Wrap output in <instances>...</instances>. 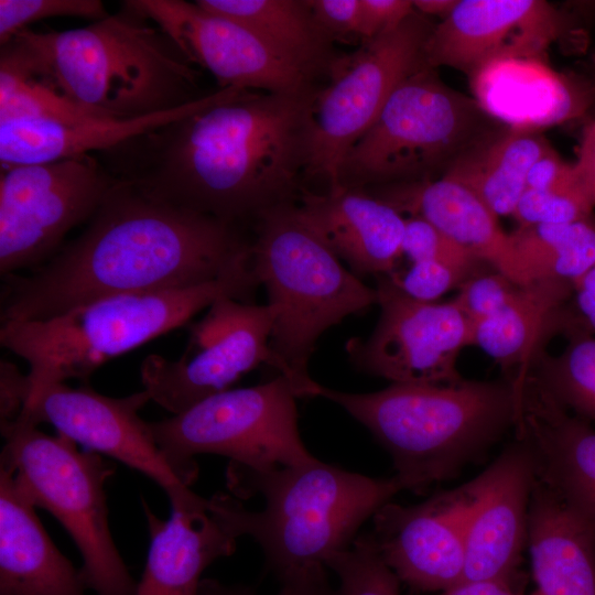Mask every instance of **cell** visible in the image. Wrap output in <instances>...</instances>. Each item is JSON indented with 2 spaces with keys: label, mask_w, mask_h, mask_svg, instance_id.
<instances>
[{
  "label": "cell",
  "mask_w": 595,
  "mask_h": 595,
  "mask_svg": "<svg viewBox=\"0 0 595 595\" xmlns=\"http://www.w3.org/2000/svg\"><path fill=\"white\" fill-rule=\"evenodd\" d=\"M552 148L532 128L501 126L488 131L443 175L472 191L497 217L512 215L533 163Z\"/></svg>",
  "instance_id": "obj_28"
},
{
  "label": "cell",
  "mask_w": 595,
  "mask_h": 595,
  "mask_svg": "<svg viewBox=\"0 0 595 595\" xmlns=\"http://www.w3.org/2000/svg\"><path fill=\"white\" fill-rule=\"evenodd\" d=\"M317 397L342 407L389 453L402 490L423 494L478 463L517 412L515 378L455 383H391L368 393L320 385Z\"/></svg>",
  "instance_id": "obj_4"
},
{
  "label": "cell",
  "mask_w": 595,
  "mask_h": 595,
  "mask_svg": "<svg viewBox=\"0 0 595 595\" xmlns=\"http://www.w3.org/2000/svg\"><path fill=\"white\" fill-rule=\"evenodd\" d=\"M34 509L0 466V595H85L80 570L56 548Z\"/></svg>",
  "instance_id": "obj_24"
},
{
  "label": "cell",
  "mask_w": 595,
  "mask_h": 595,
  "mask_svg": "<svg viewBox=\"0 0 595 595\" xmlns=\"http://www.w3.org/2000/svg\"><path fill=\"white\" fill-rule=\"evenodd\" d=\"M115 181L95 153L1 167V275L50 260L75 226L90 220Z\"/></svg>",
  "instance_id": "obj_12"
},
{
  "label": "cell",
  "mask_w": 595,
  "mask_h": 595,
  "mask_svg": "<svg viewBox=\"0 0 595 595\" xmlns=\"http://www.w3.org/2000/svg\"><path fill=\"white\" fill-rule=\"evenodd\" d=\"M483 484L480 473L420 504L391 500L376 511L370 533L400 582L422 592H444L461 583L468 523Z\"/></svg>",
  "instance_id": "obj_17"
},
{
  "label": "cell",
  "mask_w": 595,
  "mask_h": 595,
  "mask_svg": "<svg viewBox=\"0 0 595 595\" xmlns=\"http://www.w3.org/2000/svg\"><path fill=\"white\" fill-rule=\"evenodd\" d=\"M402 255L412 262L439 261L475 272L494 270L434 225L416 216L405 218Z\"/></svg>",
  "instance_id": "obj_36"
},
{
  "label": "cell",
  "mask_w": 595,
  "mask_h": 595,
  "mask_svg": "<svg viewBox=\"0 0 595 595\" xmlns=\"http://www.w3.org/2000/svg\"><path fill=\"white\" fill-rule=\"evenodd\" d=\"M326 566L295 574L281 581V589L275 595H339L332 587L326 573ZM199 595H256L242 585H224L215 580H203Z\"/></svg>",
  "instance_id": "obj_40"
},
{
  "label": "cell",
  "mask_w": 595,
  "mask_h": 595,
  "mask_svg": "<svg viewBox=\"0 0 595 595\" xmlns=\"http://www.w3.org/2000/svg\"><path fill=\"white\" fill-rule=\"evenodd\" d=\"M482 474L484 484L468 523L461 583L516 584L527 547L534 465L524 444L515 439Z\"/></svg>",
  "instance_id": "obj_20"
},
{
  "label": "cell",
  "mask_w": 595,
  "mask_h": 595,
  "mask_svg": "<svg viewBox=\"0 0 595 595\" xmlns=\"http://www.w3.org/2000/svg\"><path fill=\"white\" fill-rule=\"evenodd\" d=\"M17 35L68 97L107 117L169 111L210 94L171 37L126 1L83 28Z\"/></svg>",
  "instance_id": "obj_5"
},
{
  "label": "cell",
  "mask_w": 595,
  "mask_h": 595,
  "mask_svg": "<svg viewBox=\"0 0 595 595\" xmlns=\"http://www.w3.org/2000/svg\"><path fill=\"white\" fill-rule=\"evenodd\" d=\"M240 225L116 180L84 232L29 275H7L1 323L48 318L117 295L185 289L248 273Z\"/></svg>",
  "instance_id": "obj_2"
},
{
  "label": "cell",
  "mask_w": 595,
  "mask_h": 595,
  "mask_svg": "<svg viewBox=\"0 0 595 595\" xmlns=\"http://www.w3.org/2000/svg\"><path fill=\"white\" fill-rule=\"evenodd\" d=\"M107 117L73 100L15 35L0 50V120L42 119L75 123ZM112 118V117H110Z\"/></svg>",
  "instance_id": "obj_30"
},
{
  "label": "cell",
  "mask_w": 595,
  "mask_h": 595,
  "mask_svg": "<svg viewBox=\"0 0 595 595\" xmlns=\"http://www.w3.org/2000/svg\"><path fill=\"white\" fill-rule=\"evenodd\" d=\"M527 547L533 595H595V532L537 478Z\"/></svg>",
  "instance_id": "obj_26"
},
{
  "label": "cell",
  "mask_w": 595,
  "mask_h": 595,
  "mask_svg": "<svg viewBox=\"0 0 595 595\" xmlns=\"http://www.w3.org/2000/svg\"><path fill=\"white\" fill-rule=\"evenodd\" d=\"M31 392L28 375L7 359L0 361V424L14 421L24 409Z\"/></svg>",
  "instance_id": "obj_43"
},
{
  "label": "cell",
  "mask_w": 595,
  "mask_h": 595,
  "mask_svg": "<svg viewBox=\"0 0 595 595\" xmlns=\"http://www.w3.org/2000/svg\"><path fill=\"white\" fill-rule=\"evenodd\" d=\"M150 549L134 595H199L202 574L219 558L236 550L232 536L208 507L172 509L167 520L143 504Z\"/></svg>",
  "instance_id": "obj_25"
},
{
  "label": "cell",
  "mask_w": 595,
  "mask_h": 595,
  "mask_svg": "<svg viewBox=\"0 0 595 595\" xmlns=\"http://www.w3.org/2000/svg\"><path fill=\"white\" fill-rule=\"evenodd\" d=\"M584 182L585 178L576 170L574 163L564 162L551 149L533 163L528 172L526 184L528 190L559 191L577 186Z\"/></svg>",
  "instance_id": "obj_42"
},
{
  "label": "cell",
  "mask_w": 595,
  "mask_h": 595,
  "mask_svg": "<svg viewBox=\"0 0 595 595\" xmlns=\"http://www.w3.org/2000/svg\"><path fill=\"white\" fill-rule=\"evenodd\" d=\"M441 595H523L516 584L505 582H467L459 583ZM530 595H533L532 593Z\"/></svg>",
  "instance_id": "obj_46"
},
{
  "label": "cell",
  "mask_w": 595,
  "mask_h": 595,
  "mask_svg": "<svg viewBox=\"0 0 595 595\" xmlns=\"http://www.w3.org/2000/svg\"><path fill=\"white\" fill-rule=\"evenodd\" d=\"M563 351L538 350L528 367L548 392L569 412L595 420V337L584 321L566 333Z\"/></svg>",
  "instance_id": "obj_32"
},
{
  "label": "cell",
  "mask_w": 595,
  "mask_h": 595,
  "mask_svg": "<svg viewBox=\"0 0 595 595\" xmlns=\"http://www.w3.org/2000/svg\"><path fill=\"white\" fill-rule=\"evenodd\" d=\"M563 20L542 0H458L425 45L429 67L472 76L491 63L540 57L560 36Z\"/></svg>",
  "instance_id": "obj_18"
},
{
  "label": "cell",
  "mask_w": 595,
  "mask_h": 595,
  "mask_svg": "<svg viewBox=\"0 0 595 595\" xmlns=\"http://www.w3.org/2000/svg\"><path fill=\"white\" fill-rule=\"evenodd\" d=\"M226 482L232 495L259 496L263 506L250 510L218 493L208 499L210 512L235 539L252 538L280 582L326 566L350 548L361 524L402 490L394 476L369 477L320 459L268 470L229 463Z\"/></svg>",
  "instance_id": "obj_3"
},
{
  "label": "cell",
  "mask_w": 595,
  "mask_h": 595,
  "mask_svg": "<svg viewBox=\"0 0 595 595\" xmlns=\"http://www.w3.org/2000/svg\"><path fill=\"white\" fill-rule=\"evenodd\" d=\"M1 467L9 469L20 491L34 506L52 513L77 545L87 589L97 595H134L137 583L110 532L105 484L115 466L91 451L36 425L2 423Z\"/></svg>",
  "instance_id": "obj_9"
},
{
  "label": "cell",
  "mask_w": 595,
  "mask_h": 595,
  "mask_svg": "<svg viewBox=\"0 0 595 595\" xmlns=\"http://www.w3.org/2000/svg\"><path fill=\"white\" fill-rule=\"evenodd\" d=\"M251 268L277 309L270 339L273 368L299 397H317L309 361L320 336L345 317L378 303L364 284L300 217L295 203L263 213L255 223Z\"/></svg>",
  "instance_id": "obj_7"
},
{
  "label": "cell",
  "mask_w": 595,
  "mask_h": 595,
  "mask_svg": "<svg viewBox=\"0 0 595 595\" xmlns=\"http://www.w3.org/2000/svg\"><path fill=\"white\" fill-rule=\"evenodd\" d=\"M277 309L220 298L190 326L183 355L169 360L149 355L141 364L143 390L150 400L180 414L198 402L229 390L244 375L269 365Z\"/></svg>",
  "instance_id": "obj_13"
},
{
  "label": "cell",
  "mask_w": 595,
  "mask_h": 595,
  "mask_svg": "<svg viewBox=\"0 0 595 595\" xmlns=\"http://www.w3.org/2000/svg\"><path fill=\"white\" fill-rule=\"evenodd\" d=\"M414 10L426 15L446 18L457 4L458 0H412Z\"/></svg>",
  "instance_id": "obj_47"
},
{
  "label": "cell",
  "mask_w": 595,
  "mask_h": 595,
  "mask_svg": "<svg viewBox=\"0 0 595 595\" xmlns=\"http://www.w3.org/2000/svg\"><path fill=\"white\" fill-rule=\"evenodd\" d=\"M413 11L398 28L360 44L333 62L313 106V158L309 178L336 190L339 163L354 142L376 120L394 89L428 66L426 41L434 28Z\"/></svg>",
  "instance_id": "obj_11"
},
{
  "label": "cell",
  "mask_w": 595,
  "mask_h": 595,
  "mask_svg": "<svg viewBox=\"0 0 595 595\" xmlns=\"http://www.w3.org/2000/svg\"><path fill=\"white\" fill-rule=\"evenodd\" d=\"M219 88L178 108L132 118L99 117L75 123L42 119L0 120L1 167L54 162L100 153L186 117L230 94Z\"/></svg>",
  "instance_id": "obj_22"
},
{
  "label": "cell",
  "mask_w": 595,
  "mask_h": 595,
  "mask_svg": "<svg viewBox=\"0 0 595 595\" xmlns=\"http://www.w3.org/2000/svg\"><path fill=\"white\" fill-rule=\"evenodd\" d=\"M339 581V595H399L400 580L380 555L370 532L358 534L350 548L326 564Z\"/></svg>",
  "instance_id": "obj_33"
},
{
  "label": "cell",
  "mask_w": 595,
  "mask_h": 595,
  "mask_svg": "<svg viewBox=\"0 0 595 595\" xmlns=\"http://www.w3.org/2000/svg\"><path fill=\"white\" fill-rule=\"evenodd\" d=\"M515 253L532 280L573 283L595 267V221L519 226L510 232Z\"/></svg>",
  "instance_id": "obj_31"
},
{
  "label": "cell",
  "mask_w": 595,
  "mask_h": 595,
  "mask_svg": "<svg viewBox=\"0 0 595 595\" xmlns=\"http://www.w3.org/2000/svg\"><path fill=\"white\" fill-rule=\"evenodd\" d=\"M258 286L250 271L185 289L105 298L44 320L1 323L0 343L29 364L30 400L50 385L86 380L220 298L250 303Z\"/></svg>",
  "instance_id": "obj_6"
},
{
  "label": "cell",
  "mask_w": 595,
  "mask_h": 595,
  "mask_svg": "<svg viewBox=\"0 0 595 595\" xmlns=\"http://www.w3.org/2000/svg\"><path fill=\"white\" fill-rule=\"evenodd\" d=\"M108 15L100 0H0V44L43 19L78 17L98 21Z\"/></svg>",
  "instance_id": "obj_35"
},
{
  "label": "cell",
  "mask_w": 595,
  "mask_h": 595,
  "mask_svg": "<svg viewBox=\"0 0 595 595\" xmlns=\"http://www.w3.org/2000/svg\"><path fill=\"white\" fill-rule=\"evenodd\" d=\"M207 11L247 26L275 52L317 78L339 54L318 24L309 0H197Z\"/></svg>",
  "instance_id": "obj_29"
},
{
  "label": "cell",
  "mask_w": 595,
  "mask_h": 595,
  "mask_svg": "<svg viewBox=\"0 0 595 595\" xmlns=\"http://www.w3.org/2000/svg\"><path fill=\"white\" fill-rule=\"evenodd\" d=\"M573 295L580 316L595 332V267L573 283Z\"/></svg>",
  "instance_id": "obj_44"
},
{
  "label": "cell",
  "mask_w": 595,
  "mask_h": 595,
  "mask_svg": "<svg viewBox=\"0 0 595 595\" xmlns=\"http://www.w3.org/2000/svg\"><path fill=\"white\" fill-rule=\"evenodd\" d=\"M413 11L412 0H360L363 43L394 30Z\"/></svg>",
  "instance_id": "obj_41"
},
{
  "label": "cell",
  "mask_w": 595,
  "mask_h": 595,
  "mask_svg": "<svg viewBox=\"0 0 595 595\" xmlns=\"http://www.w3.org/2000/svg\"><path fill=\"white\" fill-rule=\"evenodd\" d=\"M126 2L166 33L190 63L208 71L220 88L304 94L322 87L320 78L284 58L247 26L195 1Z\"/></svg>",
  "instance_id": "obj_16"
},
{
  "label": "cell",
  "mask_w": 595,
  "mask_h": 595,
  "mask_svg": "<svg viewBox=\"0 0 595 595\" xmlns=\"http://www.w3.org/2000/svg\"><path fill=\"white\" fill-rule=\"evenodd\" d=\"M309 2L318 24L334 43H363L360 0H309Z\"/></svg>",
  "instance_id": "obj_39"
},
{
  "label": "cell",
  "mask_w": 595,
  "mask_h": 595,
  "mask_svg": "<svg viewBox=\"0 0 595 595\" xmlns=\"http://www.w3.org/2000/svg\"><path fill=\"white\" fill-rule=\"evenodd\" d=\"M478 273L480 272L439 261H416L412 262L403 273L394 271L388 277L411 299L421 302H435Z\"/></svg>",
  "instance_id": "obj_38"
},
{
  "label": "cell",
  "mask_w": 595,
  "mask_h": 595,
  "mask_svg": "<svg viewBox=\"0 0 595 595\" xmlns=\"http://www.w3.org/2000/svg\"><path fill=\"white\" fill-rule=\"evenodd\" d=\"M296 398L279 374L267 382L209 397L172 418L149 422V428L188 487L198 474V454L221 455L257 470L304 465L317 458L300 435Z\"/></svg>",
  "instance_id": "obj_10"
},
{
  "label": "cell",
  "mask_w": 595,
  "mask_h": 595,
  "mask_svg": "<svg viewBox=\"0 0 595 595\" xmlns=\"http://www.w3.org/2000/svg\"><path fill=\"white\" fill-rule=\"evenodd\" d=\"M574 165L580 174L595 187V119L583 129Z\"/></svg>",
  "instance_id": "obj_45"
},
{
  "label": "cell",
  "mask_w": 595,
  "mask_h": 595,
  "mask_svg": "<svg viewBox=\"0 0 595 595\" xmlns=\"http://www.w3.org/2000/svg\"><path fill=\"white\" fill-rule=\"evenodd\" d=\"M304 94L236 88L184 118L96 153L119 181L178 207L242 225L296 203L313 158Z\"/></svg>",
  "instance_id": "obj_1"
},
{
  "label": "cell",
  "mask_w": 595,
  "mask_h": 595,
  "mask_svg": "<svg viewBox=\"0 0 595 595\" xmlns=\"http://www.w3.org/2000/svg\"><path fill=\"white\" fill-rule=\"evenodd\" d=\"M572 295L573 286L558 280L524 284L508 305L472 324V345L499 364L506 375L524 370L545 340L580 321L566 306Z\"/></svg>",
  "instance_id": "obj_27"
},
{
  "label": "cell",
  "mask_w": 595,
  "mask_h": 595,
  "mask_svg": "<svg viewBox=\"0 0 595 595\" xmlns=\"http://www.w3.org/2000/svg\"><path fill=\"white\" fill-rule=\"evenodd\" d=\"M401 214L421 217L464 249L520 284L533 282L518 260L498 217L467 187L437 180L367 191Z\"/></svg>",
  "instance_id": "obj_23"
},
{
  "label": "cell",
  "mask_w": 595,
  "mask_h": 595,
  "mask_svg": "<svg viewBox=\"0 0 595 595\" xmlns=\"http://www.w3.org/2000/svg\"><path fill=\"white\" fill-rule=\"evenodd\" d=\"M380 316L367 338H351L346 353L359 371L391 383H455L461 350L472 345L473 325L454 300L421 302L388 275L377 277Z\"/></svg>",
  "instance_id": "obj_14"
},
{
  "label": "cell",
  "mask_w": 595,
  "mask_h": 595,
  "mask_svg": "<svg viewBox=\"0 0 595 595\" xmlns=\"http://www.w3.org/2000/svg\"><path fill=\"white\" fill-rule=\"evenodd\" d=\"M149 401L144 390L111 398L87 386L74 389L58 382L33 396L15 420L36 426L50 423L57 434L88 451L102 453L141 472L166 493L171 509L204 506L207 499L182 480L155 442L149 422L140 418L139 410Z\"/></svg>",
  "instance_id": "obj_15"
},
{
  "label": "cell",
  "mask_w": 595,
  "mask_h": 595,
  "mask_svg": "<svg viewBox=\"0 0 595 595\" xmlns=\"http://www.w3.org/2000/svg\"><path fill=\"white\" fill-rule=\"evenodd\" d=\"M300 217L356 275L394 272L402 255L405 218L364 190L313 192L295 203Z\"/></svg>",
  "instance_id": "obj_21"
},
{
  "label": "cell",
  "mask_w": 595,
  "mask_h": 595,
  "mask_svg": "<svg viewBox=\"0 0 595 595\" xmlns=\"http://www.w3.org/2000/svg\"><path fill=\"white\" fill-rule=\"evenodd\" d=\"M498 125L479 101L447 86L435 68L425 66L394 89L344 154L334 192L437 180Z\"/></svg>",
  "instance_id": "obj_8"
},
{
  "label": "cell",
  "mask_w": 595,
  "mask_h": 595,
  "mask_svg": "<svg viewBox=\"0 0 595 595\" xmlns=\"http://www.w3.org/2000/svg\"><path fill=\"white\" fill-rule=\"evenodd\" d=\"M595 187L587 181L565 190H526L511 216L520 226L555 225L592 217Z\"/></svg>",
  "instance_id": "obj_34"
},
{
  "label": "cell",
  "mask_w": 595,
  "mask_h": 595,
  "mask_svg": "<svg viewBox=\"0 0 595 595\" xmlns=\"http://www.w3.org/2000/svg\"><path fill=\"white\" fill-rule=\"evenodd\" d=\"M522 285L499 271L486 270L465 281L453 300L473 324L508 305Z\"/></svg>",
  "instance_id": "obj_37"
},
{
  "label": "cell",
  "mask_w": 595,
  "mask_h": 595,
  "mask_svg": "<svg viewBox=\"0 0 595 595\" xmlns=\"http://www.w3.org/2000/svg\"><path fill=\"white\" fill-rule=\"evenodd\" d=\"M512 376L515 439L529 451L537 479L595 532V430L561 405L529 369Z\"/></svg>",
  "instance_id": "obj_19"
}]
</instances>
